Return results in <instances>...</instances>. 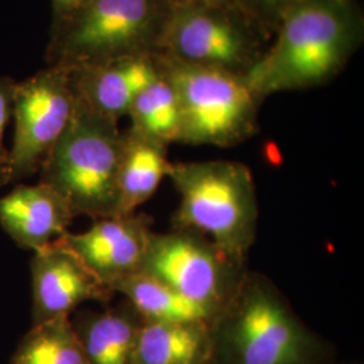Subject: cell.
<instances>
[{"instance_id": "3", "label": "cell", "mask_w": 364, "mask_h": 364, "mask_svg": "<svg viewBox=\"0 0 364 364\" xmlns=\"http://www.w3.org/2000/svg\"><path fill=\"white\" fill-rule=\"evenodd\" d=\"M169 178L180 195L174 230L204 235L246 262L258 231V198L251 170L228 159L173 164Z\"/></svg>"}, {"instance_id": "11", "label": "cell", "mask_w": 364, "mask_h": 364, "mask_svg": "<svg viewBox=\"0 0 364 364\" xmlns=\"http://www.w3.org/2000/svg\"><path fill=\"white\" fill-rule=\"evenodd\" d=\"M153 231L144 216L131 213L96 219L78 234L66 232V245L109 290L138 274ZM115 293V291H114Z\"/></svg>"}, {"instance_id": "23", "label": "cell", "mask_w": 364, "mask_h": 364, "mask_svg": "<svg viewBox=\"0 0 364 364\" xmlns=\"http://www.w3.org/2000/svg\"><path fill=\"white\" fill-rule=\"evenodd\" d=\"M173 7L192 6V4H212V6H235L234 0H166Z\"/></svg>"}, {"instance_id": "12", "label": "cell", "mask_w": 364, "mask_h": 364, "mask_svg": "<svg viewBox=\"0 0 364 364\" xmlns=\"http://www.w3.org/2000/svg\"><path fill=\"white\" fill-rule=\"evenodd\" d=\"M75 219L65 198L43 182L16 183L0 197V227L19 247L33 252L69 232Z\"/></svg>"}, {"instance_id": "6", "label": "cell", "mask_w": 364, "mask_h": 364, "mask_svg": "<svg viewBox=\"0 0 364 364\" xmlns=\"http://www.w3.org/2000/svg\"><path fill=\"white\" fill-rule=\"evenodd\" d=\"M159 63L178 96V144L232 147L258 132L263 99L251 90L246 76L215 66L186 64L162 53Z\"/></svg>"}, {"instance_id": "8", "label": "cell", "mask_w": 364, "mask_h": 364, "mask_svg": "<svg viewBox=\"0 0 364 364\" xmlns=\"http://www.w3.org/2000/svg\"><path fill=\"white\" fill-rule=\"evenodd\" d=\"M76 105L70 72L48 65L14 85L13 146L0 186L16 185L38 174L64 134Z\"/></svg>"}, {"instance_id": "19", "label": "cell", "mask_w": 364, "mask_h": 364, "mask_svg": "<svg viewBox=\"0 0 364 364\" xmlns=\"http://www.w3.org/2000/svg\"><path fill=\"white\" fill-rule=\"evenodd\" d=\"M9 364H88V360L70 317H61L31 326Z\"/></svg>"}, {"instance_id": "13", "label": "cell", "mask_w": 364, "mask_h": 364, "mask_svg": "<svg viewBox=\"0 0 364 364\" xmlns=\"http://www.w3.org/2000/svg\"><path fill=\"white\" fill-rule=\"evenodd\" d=\"M161 75L159 53L120 58L70 72L75 93L96 112L127 117L138 95Z\"/></svg>"}, {"instance_id": "2", "label": "cell", "mask_w": 364, "mask_h": 364, "mask_svg": "<svg viewBox=\"0 0 364 364\" xmlns=\"http://www.w3.org/2000/svg\"><path fill=\"white\" fill-rule=\"evenodd\" d=\"M210 364H323L326 347L273 282L246 273L212 326Z\"/></svg>"}, {"instance_id": "9", "label": "cell", "mask_w": 364, "mask_h": 364, "mask_svg": "<svg viewBox=\"0 0 364 364\" xmlns=\"http://www.w3.org/2000/svg\"><path fill=\"white\" fill-rule=\"evenodd\" d=\"M139 273L153 277L189 299L223 311L245 275V262L189 230L153 232Z\"/></svg>"}, {"instance_id": "5", "label": "cell", "mask_w": 364, "mask_h": 364, "mask_svg": "<svg viewBox=\"0 0 364 364\" xmlns=\"http://www.w3.org/2000/svg\"><path fill=\"white\" fill-rule=\"evenodd\" d=\"M173 6L166 0H88L50 28L48 65L69 72L158 54Z\"/></svg>"}, {"instance_id": "7", "label": "cell", "mask_w": 364, "mask_h": 364, "mask_svg": "<svg viewBox=\"0 0 364 364\" xmlns=\"http://www.w3.org/2000/svg\"><path fill=\"white\" fill-rule=\"evenodd\" d=\"M272 38L232 6L173 7L161 53L173 60L246 76Z\"/></svg>"}, {"instance_id": "4", "label": "cell", "mask_w": 364, "mask_h": 364, "mask_svg": "<svg viewBox=\"0 0 364 364\" xmlns=\"http://www.w3.org/2000/svg\"><path fill=\"white\" fill-rule=\"evenodd\" d=\"M123 132L117 119L81 102L39 170V182L58 192L78 216H119V166Z\"/></svg>"}, {"instance_id": "21", "label": "cell", "mask_w": 364, "mask_h": 364, "mask_svg": "<svg viewBox=\"0 0 364 364\" xmlns=\"http://www.w3.org/2000/svg\"><path fill=\"white\" fill-rule=\"evenodd\" d=\"M14 85L15 81L13 78L0 76V185L9 161V150L6 147L4 136L7 126L13 119Z\"/></svg>"}, {"instance_id": "15", "label": "cell", "mask_w": 364, "mask_h": 364, "mask_svg": "<svg viewBox=\"0 0 364 364\" xmlns=\"http://www.w3.org/2000/svg\"><path fill=\"white\" fill-rule=\"evenodd\" d=\"M166 144L135 131L123 132V147L119 166V216L135 213L150 200L165 177H169L173 162Z\"/></svg>"}, {"instance_id": "22", "label": "cell", "mask_w": 364, "mask_h": 364, "mask_svg": "<svg viewBox=\"0 0 364 364\" xmlns=\"http://www.w3.org/2000/svg\"><path fill=\"white\" fill-rule=\"evenodd\" d=\"M88 0H50L52 3V26L60 25L69 16L78 11Z\"/></svg>"}, {"instance_id": "18", "label": "cell", "mask_w": 364, "mask_h": 364, "mask_svg": "<svg viewBox=\"0 0 364 364\" xmlns=\"http://www.w3.org/2000/svg\"><path fill=\"white\" fill-rule=\"evenodd\" d=\"M127 117L131 119L130 130L166 146L180 142L178 96L162 68L161 75L134 100Z\"/></svg>"}, {"instance_id": "16", "label": "cell", "mask_w": 364, "mask_h": 364, "mask_svg": "<svg viewBox=\"0 0 364 364\" xmlns=\"http://www.w3.org/2000/svg\"><path fill=\"white\" fill-rule=\"evenodd\" d=\"M114 291L130 302L144 323L213 326L221 313L220 309L189 299L144 273L123 279Z\"/></svg>"}, {"instance_id": "20", "label": "cell", "mask_w": 364, "mask_h": 364, "mask_svg": "<svg viewBox=\"0 0 364 364\" xmlns=\"http://www.w3.org/2000/svg\"><path fill=\"white\" fill-rule=\"evenodd\" d=\"M302 0H234L235 6L259 26L270 38L281 21Z\"/></svg>"}, {"instance_id": "14", "label": "cell", "mask_w": 364, "mask_h": 364, "mask_svg": "<svg viewBox=\"0 0 364 364\" xmlns=\"http://www.w3.org/2000/svg\"><path fill=\"white\" fill-rule=\"evenodd\" d=\"M70 321L88 364H134L142 317L124 299L105 311H84Z\"/></svg>"}, {"instance_id": "1", "label": "cell", "mask_w": 364, "mask_h": 364, "mask_svg": "<svg viewBox=\"0 0 364 364\" xmlns=\"http://www.w3.org/2000/svg\"><path fill=\"white\" fill-rule=\"evenodd\" d=\"M363 39L356 0H302L284 16L246 80L263 100L324 85L341 73Z\"/></svg>"}, {"instance_id": "10", "label": "cell", "mask_w": 364, "mask_h": 364, "mask_svg": "<svg viewBox=\"0 0 364 364\" xmlns=\"http://www.w3.org/2000/svg\"><path fill=\"white\" fill-rule=\"evenodd\" d=\"M31 289V326L72 317L80 305L88 301L105 304L115 294L92 274L64 237L34 252Z\"/></svg>"}, {"instance_id": "17", "label": "cell", "mask_w": 364, "mask_h": 364, "mask_svg": "<svg viewBox=\"0 0 364 364\" xmlns=\"http://www.w3.org/2000/svg\"><path fill=\"white\" fill-rule=\"evenodd\" d=\"M212 326L144 323L134 364H210Z\"/></svg>"}]
</instances>
